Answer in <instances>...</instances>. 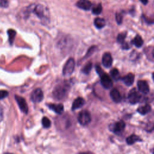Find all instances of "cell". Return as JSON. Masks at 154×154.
<instances>
[{
    "instance_id": "cell-31",
    "label": "cell",
    "mask_w": 154,
    "mask_h": 154,
    "mask_svg": "<svg viewBox=\"0 0 154 154\" xmlns=\"http://www.w3.org/2000/svg\"><path fill=\"white\" fill-rule=\"evenodd\" d=\"M153 129H154V123H150L147 126V128H146L147 131H152Z\"/></svg>"
},
{
    "instance_id": "cell-5",
    "label": "cell",
    "mask_w": 154,
    "mask_h": 154,
    "mask_svg": "<svg viewBox=\"0 0 154 154\" xmlns=\"http://www.w3.org/2000/svg\"><path fill=\"white\" fill-rule=\"evenodd\" d=\"M100 77V83L102 87L106 89L110 88L112 86V81L110 76L103 72L99 75Z\"/></svg>"
},
{
    "instance_id": "cell-2",
    "label": "cell",
    "mask_w": 154,
    "mask_h": 154,
    "mask_svg": "<svg viewBox=\"0 0 154 154\" xmlns=\"http://www.w3.org/2000/svg\"><path fill=\"white\" fill-rule=\"evenodd\" d=\"M70 88V83L64 81L57 85L52 92L54 97L57 100L64 99L68 94Z\"/></svg>"
},
{
    "instance_id": "cell-30",
    "label": "cell",
    "mask_w": 154,
    "mask_h": 154,
    "mask_svg": "<svg viewBox=\"0 0 154 154\" xmlns=\"http://www.w3.org/2000/svg\"><path fill=\"white\" fill-rule=\"evenodd\" d=\"M4 117V111L2 105L0 103V122H2Z\"/></svg>"
},
{
    "instance_id": "cell-19",
    "label": "cell",
    "mask_w": 154,
    "mask_h": 154,
    "mask_svg": "<svg viewBox=\"0 0 154 154\" xmlns=\"http://www.w3.org/2000/svg\"><path fill=\"white\" fill-rule=\"evenodd\" d=\"M141 140L140 139V138L135 135V134H132L130 136H129L127 138H126V143L129 144V145H132L134 143L137 142V141H141Z\"/></svg>"
},
{
    "instance_id": "cell-33",
    "label": "cell",
    "mask_w": 154,
    "mask_h": 154,
    "mask_svg": "<svg viewBox=\"0 0 154 154\" xmlns=\"http://www.w3.org/2000/svg\"><path fill=\"white\" fill-rule=\"evenodd\" d=\"M152 78H153V81H154V72H153V74H152Z\"/></svg>"
},
{
    "instance_id": "cell-28",
    "label": "cell",
    "mask_w": 154,
    "mask_h": 154,
    "mask_svg": "<svg viewBox=\"0 0 154 154\" xmlns=\"http://www.w3.org/2000/svg\"><path fill=\"white\" fill-rule=\"evenodd\" d=\"M116 21L117 22L119 23V24H120L122 23V19H123V17H122V15L120 13H117L116 14Z\"/></svg>"
},
{
    "instance_id": "cell-16",
    "label": "cell",
    "mask_w": 154,
    "mask_h": 154,
    "mask_svg": "<svg viewBox=\"0 0 154 154\" xmlns=\"http://www.w3.org/2000/svg\"><path fill=\"white\" fill-rule=\"evenodd\" d=\"M134 75L132 73H129L122 78V81L127 86H131L133 84L134 81Z\"/></svg>"
},
{
    "instance_id": "cell-14",
    "label": "cell",
    "mask_w": 154,
    "mask_h": 154,
    "mask_svg": "<svg viewBox=\"0 0 154 154\" xmlns=\"http://www.w3.org/2000/svg\"><path fill=\"white\" fill-rule=\"evenodd\" d=\"M49 108L58 114H61L64 111V106L62 103H51L48 105Z\"/></svg>"
},
{
    "instance_id": "cell-26",
    "label": "cell",
    "mask_w": 154,
    "mask_h": 154,
    "mask_svg": "<svg viewBox=\"0 0 154 154\" xmlns=\"http://www.w3.org/2000/svg\"><path fill=\"white\" fill-rule=\"evenodd\" d=\"M126 36V32L120 33L117 35V40L118 42H119L121 44L125 42V38Z\"/></svg>"
},
{
    "instance_id": "cell-15",
    "label": "cell",
    "mask_w": 154,
    "mask_h": 154,
    "mask_svg": "<svg viewBox=\"0 0 154 154\" xmlns=\"http://www.w3.org/2000/svg\"><path fill=\"white\" fill-rule=\"evenodd\" d=\"M85 103V100L82 97H78L76 99H75L72 103V110H75L78 108H81L84 104Z\"/></svg>"
},
{
    "instance_id": "cell-7",
    "label": "cell",
    "mask_w": 154,
    "mask_h": 154,
    "mask_svg": "<svg viewBox=\"0 0 154 154\" xmlns=\"http://www.w3.org/2000/svg\"><path fill=\"white\" fill-rule=\"evenodd\" d=\"M15 99L21 111H22L25 114H27L28 111V107L25 99L23 97L17 95L15 96Z\"/></svg>"
},
{
    "instance_id": "cell-32",
    "label": "cell",
    "mask_w": 154,
    "mask_h": 154,
    "mask_svg": "<svg viewBox=\"0 0 154 154\" xmlns=\"http://www.w3.org/2000/svg\"><path fill=\"white\" fill-rule=\"evenodd\" d=\"M143 4H144V5H146V4H147V2H148V0H140Z\"/></svg>"
},
{
    "instance_id": "cell-12",
    "label": "cell",
    "mask_w": 154,
    "mask_h": 154,
    "mask_svg": "<svg viewBox=\"0 0 154 154\" xmlns=\"http://www.w3.org/2000/svg\"><path fill=\"white\" fill-rule=\"evenodd\" d=\"M76 6L84 10H89L91 7V3L89 0H79L76 3Z\"/></svg>"
},
{
    "instance_id": "cell-9",
    "label": "cell",
    "mask_w": 154,
    "mask_h": 154,
    "mask_svg": "<svg viewBox=\"0 0 154 154\" xmlns=\"http://www.w3.org/2000/svg\"><path fill=\"white\" fill-rule=\"evenodd\" d=\"M102 63L104 67L108 68L110 67L112 63V58L110 53L109 52H105L102 58Z\"/></svg>"
},
{
    "instance_id": "cell-13",
    "label": "cell",
    "mask_w": 154,
    "mask_h": 154,
    "mask_svg": "<svg viewBox=\"0 0 154 154\" xmlns=\"http://www.w3.org/2000/svg\"><path fill=\"white\" fill-rule=\"evenodd\" d=\"M110 97L116 103H119L122 100V97L119 91L117 88H113L110 91Z\"/></svg>"
},
{
    "instance_id": "cell-27",
    "label": "cell",
    "mask_w": 154,
    "mask_h": 154,
    "mask_svg": "<svg viewBox=\"0 0 154 154\" xmlns=\"http://www.w3.org/2000/svg\"><path fill=\"white\" fill-rule=\"evenodd\" d=\"M8 95V91L5 90H0V99L5 98Z\"/></svg>"
},
{
    "instance_id": "cell-18",
    "label": "cell",
    "mask_w": 154,
    "mask_h": 154,
    "mask_svg": "<svg viewBox=\"0 0 154 154\" xmlns=\"http://www.w3.org/2000/svg\"><path fill=\"white\" fill-rule=\"evenodd\" d=\"M105 23H106L105 20L102 18L96 17L94 20V26L98 29H101L103 27H104L105 25Z\"/></svg>"
},
{
    "instance_id": "cell-6",
    "label": "cell",
    "mask_w": 154,
    "mask_h": 154,
    "mask_svg": "<svg viewBox=\"0 0 154 154\" xmlns=\"http://www.w3.org/2000/svg\"><path fill=\"white\" fill-rule=\"evenodd\" d=\"M128 100L131 104H135L140 101L141 98L140 94L134 88L131 89L128 93Z\"/></svg>"
},
{
    "instance_id": "cell-25",
    "label": "cell",
    "mask_w": 154,
    "mask_h": 154,
    "mask_svg": "<svg viewBox=\"0 0 154 154\" xmlns=\"http://www.w3.org/2000/svg\"><path fill=\"white\" fill-rule=\"evenodd\" d=\"M42 123L43 126L45 128H49L51 126V122L50 120L46 117H44L42 119Z\"/></svg>"
},
{
    "instance_id": "cell-11",
    "label": "cell",
    "mask_w": 154,
    "mask_h": 154,
    "mask_svg": "<svg viewBox=\"0 0 154 154\" xmlns=\"http://www.w3.org/2000/svg\"><path fill=\"white\" fill-rule=\"evenodd\" d=\"M137 87L138 90L144 94H147L149 91V87L147 82L146 81H138L137 82Z\"/></svg>"
},
{
    "instance_id": "cell-8",
    "label": "cell",
    "mask_w": 154,
    "mask_h": 154,
    "mask_svg": "<svg viewBox=\"0 0 154 154\" xmlns=\"http://www.w3.org/2000/svg\"><path fill=\"white\" fill-rule=\"evenodd\" d=\"M43 99V93L40 88L35 89L31 95V99L34 102H40Z\"/></svg>"
},
{
    "instance_id": "cell-1",
    "label": "cell",
    "mask_w": 154,
    "mask_h": 154,
    "mask_svg": "<svg viewBox=\"0 0 154 154\" xmlns=\"http://www.w3.org/2000/svg\"><path fill=\"white\" fill-rule=\"evenodd\" d=\"M31 13H34L40 20L46 22L49 19V11L48 9L42 4L31 5L28 7L26 10V14Z\"/></svg>"
},
{
    "instance_id": "cell-21",
    "label": "cell",
    "mask_w": 154,
    "mask_h": 154,
    "mask_svg": "<svg viewBox=\"0 0 154 154\" xmlns=\"http://www.w3.org/2000/svg\"><path fill=\"white\" fill-rule=\"evenodd\" d=\"M7 33L8 35V41H9L11 45V44H13V43L14 42V38L16 35V32L14 29H10L7 31Z\"/></svg>"
},
{
    "instance_id": "cell-24",
    "label": "cell",
    "mask_w": 154,
    "mask_h": 154,
    "mask_svg": "<svg viewBox=\"0 0 154 154\" xmlns=\"http://www.w3.org/2000/svg\"><path fill=\"white\" fill-rule=\"evenodd\" d=\"M91 68H92V63L91 62H89L83 67V69H82V72L84 73L87 75L90 72Z\"/></svg>"
},
{
    "instance_id": "cell-20",
    "label": "cell",
    "mask_w": 154,
    "mask_h": 154,
    "mask_svg": "<svg viewBox=\"0 0 154 154\" xmlns=\"http://www.w3.org/2000/svg\"><path fill=\"white\" fill-rule=\"evenodd\" d=\"M132 43L135 45V46L137 48H140L143 44V40L142 38V37L139 35H137L134 39L132 40Z\"/></svg>"
},
{
    "instance_id": "cell-17",
    "label": "cell",
    "mask_w": 154,
    "mask_h": 154,
    "mask_svg": "<svg viewBox=\"0 0 154 154\" xmlns=\"http://www.w3.org/2000/svg\"><path fill=\"white\" fill-rule=\"evenodd\" d=\"M151 106L149 104L141 106L137 109V111L141 115H145L151 111Z\"/></svg>"
},
{
    "instance_id": "cell-29",
    "label": "cell",
    "mask_w": 154,
    "mask_h": 154,
    "mask_svg": "<svg viewBox=\"0 0 154 154\" xmlns=\"http://www.w3.org/2000/svg\"><path fill=\"white\" fill-rule=\"evenodd\" d=\"M9 1L8 0H0V7L3 8H7L8 7Z\"/></svg>"
},
{
    "instance_id": "cell-10",
    "label": "cell",
    "mask_w": 154,
    "mask_h": 154,
    "mask_svg": "<svg viewBox=\"0 0 154 154\" xmlns=\"http://www.w3.org/2000/svg\"><path fill=\"white\" fill-rule=\"evenodd\" d=\"M125 122L123 120H120L115 123L114 126H112V131L117 134H120L122 132H123V131L125 129Z\"/></svg>"
},
{
    "instance_id": "cell-22",
    "label": "cell",
    "mask_w": 154,
    "mask_h": 154,
    "mask_svg": "<svg viewBox=\"0 0 154 154\" xmlns=\"http://www.w3.org/2000/svg\"><path fill=\"white\" fill-rule=\"evenodd\" d=\"M110 75L111 77L116 81L119 80L120 78V75L117 69L114 68L110 71Z\"/></svg>"
},
{
    "instance_id": "cell-4",
    "label": "cell",
    "mask_w": 154,
    "mask_h": 154,
    "mask_svg": "<svg viewBox=\"0 0 154 154\" xmlns=\"http://www.w3.org/2000/svg\"><path fill=\"white\" fill-rule=\"evenodd\" d=\"M91 119L90 113L87 110H82L78 114V122L82 126H85L89 124L91 122Z\"/></svg>"
},
{
    "instance_id": "cell-23",
    "label": "cell",
    "mask_w": 154,
    "mask_h": 154,
    "mask_svg": "<svg viewBox=\"0 0 154 154\" xmlns=\"http://www.w3.org/2000/svg\"><path fill=\"white\" fill-rule=\"evenodd\" d=\"M102 11V7L101 3H99L96 6L92 8V13L96 15H98L101 13Z\"/></svg>"
},
{
    "instance_id": "cell-3",
    "label": "cell",
    "mask_w": 154,
    "mask_h": 154,
    "mask_svg": "<svg viewBox=\"0 0 154 154\" xmlns=\"http://www.w3.org/2000/svg\"><path fill=\"white\" fill-rule=\"evenodd\" d=\"M75 69V61L72 58H69L66 63L63 69V75L65 77L70 76L73 72Z\"/></svg>"
}]
</instances>
